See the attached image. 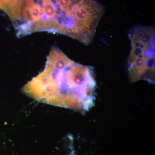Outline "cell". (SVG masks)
I'll return each instance as SVG.
<instances>
[{
  "label": "cell",
  "mask_w": 155,
  "mask_h": 155,
  "mask_svg": "<svg viewBox=\"0 0 155 155\" xmlns=\"http://www.w3.org/2000/svg\"><path fill=\"white\" fill-rule=\"evenodd\" d=\"M96 87L92 67L74 62L54 47L43 71L26 84L23 91L38 101L84 114L94 105Z\"/></svg>",
  "instance_id": "cell-1"
},
{
  "label": "cell",
  "mask_w": 155,
  "mask_h": 155,
  "mask_svg": "<svg viewBox=\"0 0 155 155\" xmlns=\"http://www.w3.org/2000/svg\"><path fill=\"white\" fill-rule=\"evenodd\" d=\"M131 50L127 62L130 82L155 83V30L153 26L136 25L129 31Z\"/></svg>",
  "instance_id": "cell-2"
},
{
  "label": "cell",
  "mask_w": 155,
  "mask_h": 155,
  "mask_svg": "<svg viewBox=\"0 0 155 155\" xmlns=\"http://www.w3.org/2000/svg\"><path fill=\"white\" fill-rule=\"evenodd\" d=\"M22 3V0H0V9L8 14L14 25L20 17Z\"/></svg>",
  "instance_id": "cell-3"
},
{
  "label": "cell",
  "mask_w": 155,
  "mask_h": 155,
  "mask_svg": "<svg viewBox=\"0 0 155 155\" xmlns=\"http://www.w3.org/2000/svg\"><path fill=\"white\" fill-rule=\"evenodd\" d=\"M69 155H75V154L74 153L72 152L71 154H70Z\"/></svg>",
  "instance_id": "cell-4"
}]
</instances>
